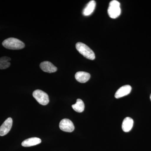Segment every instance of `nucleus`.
Instances as JSON below:
<instances>
[{
  "label": "nucleus",
  "mask_w": 151,
  "mask_h": 151,
  "mask_svg": "<svg viewBox=\"0 0 151 151\" xmlns=\"http://www.w3.org/2000/svg\"><path fill=\"white\" fill-rule=\"evenodd\" d=\"M4 47L10 50H20L24 48V43L22 41L15 38L11 37L5 40L2 42Z\"/></svg>",
  "instance_id": "1"
},
{
  "label": "nucleus",
  "mask_w": 151,
  "mask_h": 151,
  "mask_svg": "<svg viewBox=\"0 0 151 151\" xmlns=\"http://www.w3.org/2000/svg\"><path fill=\"white\" fill-rule=\"evenodd\" d=\"M76 50L78 52L87 59L93 60L95 56L94 52L85 44L81 42H77L76 45Z\"/></svg>",
  "instance_id": "2"
},
{
  "label": "nucleus",
  "mask_w": 151,
  "mask_h": 151,
  "mask_svg": "<svg viewBox=\"0 0 151 151\" xmlns=\"http://www.w3.org/2000/svg\"><path fill=\"white\" fill-rule=\"evenodd\" d=\"M108 12L109 17L112 19L118 17L121 14L120 4L118 1L113 0L109 4Z\"/></svg>",
  "instance_id": "3"
},
{
  "label": "nucleus",
  "mask_w": 151,
  "mask_h": 151,
  "mask_svg": "<svg viewBox=\"0 0 151 151\" xmlns=\"http://www.w3.org/2000/svg\"><path fill=\"white\" fill-rule=\"evenodd\" d=\"M32 95L38 103L41 105H47L49 102L48 94L42 90L37 89L33 92Z\"/></svg>",
  "instance_id": "4"
},
{
  "label": "nucleus",
  "mask_w": 151,
  "mask_h": 151,
  "mask_svg": "<svg viewBox=\"0 0 151 151\" xmlns=\"http://www.w3.org/2000/svg\"><path fill=\"white\" fill-rule=\"evenodd\" d=\"M59 128L63 132H71L74 130V126L73 122L68 119H63L60 121Z\"/></svg>",
  "instance_id": "5"
},
{
  "label": "nucleus",
  "mask_w": 151,
  "mask_h": 151,
  "mask_svg": "<svg viewBox=\"0 0 151 151\" xmlns=\"http://www.w3.org/2000/svg\"><path fill=\"white\" fill-rule=\"evenodd\" d=\"M12 124V119L11 118H8L0 127V136L6 135L10 131Z\"/></svg>",
  "instance_id": "6"
},
{
  "label": "nucleus",
  "mask_w": 151,
  "mask_h": 151,
  "mask_svg": "<svg viewBox=\"0 0 151 151\" xmlns=\"http://www.w3.org/2000/svg\"><path fill=\"white\" fill-rule=\"evenodd\" d=\"M40 66L42 70L47 73H54L57 70V68L49 61H45L42 62Z\"/></svg>",
  "instance_id": "7"
},
{
  "label": "nucleus",
  "mask_w": 151,
  "mask_h": 151,
  "mask_svg": "<svg viewBox=\"0 0 151 151\" xmlns=\"http://www.w3.org/2000/svg\"><path fill=\"white\" fill-rule=\"evenodd\" d=\"M132 88L129 85H124L120 87L116 92L115 97L117 99L126 96L130 94L132 91Z\"/></svg>",
  "instance_id": "8"
},
{
  "label": "nucleus",
  "mask_w": 151,
  "mask_h": 151,
  "mask_svg": "<svg viewBox=\"0 0 151 151\" xmlns=\"http://www.w3.org/2000/svg\"><path fill=\"white\" fill-rule=\"evenodd\" d=\"M75 77L77 81L81 83L87 82L90 78V74L84 71H78L76 73Z\"/></svg>",
  "instance_id": "9"
},
{
  "label": "nucleus",
  "mask_w": 151,
  "mask_h": 151,
  "mask_svg": "<svg viewBox=\"0 0 151 151\" xmlns=\"http://www.w3.org/2000/svg\"><path fill=\"white\" fill-rule=\"evenodd\" d=\"M41 142V140L40 138L32 137L25 140L22 143V145L24 147H30L37 145Z\"/></svg>",
  "instance_id": "10"
},
{
  "label": "nucleus",
  "mask_w": 151,
  "mask_h": 151,
  "mask_svg": "<svg viewBox=\"0 0 151 151\" xmlns=\"http://www.w3.org/2000/svg\"><path fill=\"white\" fill-rule=\"evenodd\" d=\"M134 124V121L130 117H127L124 119L122 125V129L125 132L131 131Z\"/></svg>",
  "instance_id": "11"
},
{
  "label": "nucleus",
  "mask_w": 151,
  "mask_h": 151,
  "mask_svg": "<svg viewBox=\"0 0 151 151\" xmlns=\"http://www.w3.org/2000/svg\"><path fill=\"white\" fill-rule=\"evenodd\" d=\"M96 4V2L94 0L90 1L83 10V15L85 16L91 15L95 9Z\"/></svg>",
  "instance_id": "12"
},
{
  "label": "nucleus",
  "mask_w": 151,
  "mask_h": 151,
  "mask_svg": "<svg viewBox=\"0 0 151 151\" xmlns=\"http://www.w3.org/2000/svg\"><path fill=\"white\" fill-rule=\"evenodd\" d=\"M73 110L78 113H82L84 110V104L83 101L80 99H77L76 104L72 105Z\"/></svg>",
  "instance_id": "13"
},
{
  "label": "nucleus",
  "mask_w": 151,
  "mask_h": 151,
  "mask_svg": "<svg viewBox=\"0 0 151 151\" xmlns=\"http://www.w3.org/2000/svg\"><path fill=\"white\" fill-rule=\"evenodd\" d=\"M11 58L7 56L0 58V69H5L10 66Z\"/></svg>",
  "instance_id": "14"
},
{
  "label": "nucleus",
  "mask_w": 151,
  "mask_h": 151,
  "mask_svg": "<svg viewBox=\"0 0 151 151\" xmlns=\"http://www.w3.org/2000/svg\"><path fill=\"white\" fill-rule=\"evenodd\" d=\"M150 100H151V94L150 95Z\"/></svg>",
  "instance_id": "15"
}]
</instances>
